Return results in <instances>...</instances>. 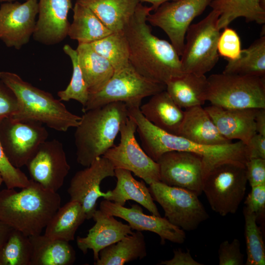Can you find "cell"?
<instances>
[{
  "mask_svg": "<svg viewBox=\"0 0 265 265\" xmlns=\"http://www.w3.org/2000/svg\"><path fill=\"white\" fill-rule=\"evenodd\" d=\"M152 10L151 6L139 2L123 32L131 64L146 78L165 85L184 73L180 56L172 44L152 33L147 18Z\"/></svg>",
  "mask_w": 265,
  "mask_h": 265,
  "instance_id": "cell-1",
  "label": "cell"
},
{
  "mask_svg": "<svg viewBox=\"0 0 265 265\" xmlns=\"http://www.w3.org/2000/svg\"><path fill=\"white\" fill-rule=\"evenodd\" d=\"M30 180L19 191L6 187L0 191V220L28 237L41 233L61 202L57 192Z\"/></svg>",
  "mask_w": 265,
  "mask_h": 265,
  "instance_id": "cell-2",
  "label": "cell"
},
{
  "mask_svg": "<svg viewBox=\"0 0 265 265\" xmlns=\"http://www.w3.org/2000/svg\"><path fill=\"white\" fill-rule=\"evenodd\" d=\"M134 121L143 149L156 162L167 152L193 153L202 158L205 177L209 171L219 163L234 160L245 163L247 160L246 145L240 141L223 145H202L160 129L142 114L137 116Z\"/></svg>",
  "mask_w": 265,
  "mask_h": 265,
  "instance_id": "cell-3",
  "label": "cell"
},
{
  "mask_svg": "<svg viewBox=\"0 0 265 265\" xmlns=\"http://www.w3.org/2000/svg\"><path fill=\"white\" fill-rule=\"evenodd\" d=\"M128 117L127 105L111 103L83 112L74 134L77 162L88 166L114 146L121 123Z\"/></svg>",
  "mask_w": 265,
  "mask_h": 265,
  "instance_id": "cell-4",
  "label": "cell"
},
{
  "mask_svg": "<svg viewBox=\"0 0 265 265\" xmlns=\"http://www.w3.org/2000/svg\"><path fill=\"white\" fill-rule=\"evenodd\" d=\"M0 80L13 91L18 100V110L11 118L39 122L63 132L79 125L81 116L69 111L51 93L34 86L14 73L0 72Z\"/></svg>",
  "mask_w": 265,
  "mask_h": 265,
  "instance_id": "cell-5",
  "label": "cell"
},
{
  "mask_svg": "<svg viewBox=\"0 0 265 265\" xmlns=\"http://www.w3.org/2000/svg\"><path fill=\"white\" fill-rule=\"evenodd\" d=\"M205 99L226 108H265V77L211 75L207 78Z\"/></svg>",
  "mask_w": 265,
  "mask_h": 265,
  "instance_id": "cell-6",
  "label": "cell"
},
{
  "mask_svg": "<svg viewBox=\"0 0 265 265\" xmlns=\"http://www.w3.org/2000/svg\"><path fill=\"white\" fill-rule=\"evenodd\" d=\"M245 164L234 160L219 163L204 179L202 192L212 210L222 216L235 213L244 198L247 183Z\"/></svg>",
  "mask_w": 265,
  "mask_h": 265,
  "instance_id": "cell-7",
  "label": "cell"
},
{
  "mask_svg": "<svg viewBox=\"0 0 265 265\" xmlns=\"http://www.w3.org/2000/svg\"><path fill=\"white\" fill-rule=\"evenodd\" d=\"M164 84L153 81L139 73L131 64L115 70L99 91L89 94L83 112L104 105L120 102L127 107H140L142 100L165 90Z\"/></svg>",
  "mask_w": 265,
  "mask_h": 265,
  "instance_id": "cell-8",
  "label": "cell"
},
{
  "mask_svg": "<svg viewBox=\"0 0 265 265\" xmlns=\"http://www.w3.org/2000/svg\"><path fill=\"white\" fill-rule=\"evenodd\" d=\"M219 14L212 11L203 20L190 25L180 58L184 73L205 75L216 65L219 54L217 42L220 32L217 22Z\"/></svg>",
  "mask_w": 265,
  "mask_h": 265,
  "instance_id": "cell-9",
  "label": "cell"
},
{
  "mask_svg": "<svg viewBox=\"0 0 265 265\" xmlns=\"http://www.w3.org/2000/svg\"><path fill=\"white\" fill-rule=\"evenodd\" d=\"M148 189L154 200L163 210L164 217L185 231L196 229L209 218L198 196L190 191L161 182L152 183Z\"/></svg>",
  "mask_w": 265,
  "mask_h": 265,
  "instance_id": "cell-10",
  "label": "cell"
},
{
  "mask_svg": "<svg viewBox=\"0 0 265 265\" xmlns=\"http://www.w3.org/2000/svg\"><path fill=\"white\" fill-rule=\"evenodd\" d=\"M136 131L135 123L128 117L121 124L119 143L109 149L103 157L108 159L115 169L129 170L149 185L160 182L159 164L140 147L135 138Z\"/></svg>",
  "mask_w": 265,
  "mask_h": 265,
  "instance_id": "cell-11",
  "label": "cell"
},
{
  "mask_svg": "<svg viewBox=\"0 0 265 265\" xmlns=\"http://www.w3.org/2000/svg\"><path fill=\"white\" fill-rule=\"evenodd\" d=\"M49 133L41 123L6 118L0 122V143L11 164L20 168L26 165Z\"/></svg>",
  "mask_w": 265,
  "mask_h": 265,
  "instance_id": "cell-12",
  "label": "cell"
},
{
  "mask_svg": "<svg viewBox=\"0 0 265 265\" xmlns=\"http://www.w3.org/2000/svg\"><path fill=\"white\" fill-rule=\"evenodd\" d=\"M212 0H177L160 5L147 21L162 29L178 54H182L186 32L191 22L201 15Z\"/></svg>",
  "mask_w": 265,
  "mask_h": 265,
  "instance_id": "cell-13",
  "label": "cell"
},
{
  "mask_svg": "<svg viewBox=\"0 0 265 265\" xmlns=\"http://www.w3.org/2000/svg\"><path fill=\"white\" fill-rule=\"evenodd\" d=\"M160 182L169 186L202 194L205 178L204 165L199 155L186 151H172L159 158Z\"/></svg>",
  "mask_w": 265,
  "mask_h": 265,
  "instance_id": "cell-14",
  "label": "cell"
},
{
  "mask_svg": "<svg viewBox=\"0 0 265 265\" xmlns=\"http://www.w3.org/2000/svg\"><path fill=\"white\" fill-rule=\"evenodd\" d=\"M32 180L57 192L70 170L63 146L53 139L43 142L26 165Z\"/></svg>",
  "mask_w": 265,
  "mask_h": 265,
  "instance_id": "cell-15",
  "label": "cell"
},
{
  "mask_svg": "<svg viewBox=\"0 0 265 265\" xmlns=\"http://www.w3.org/2000/svg\"><path fill=\"white\" fill-rule=\"evenodd\" d=\"M115 177V168L111 162L102 156L96 158L82 170L77 171L71 180L68 193L71 200L78 202L84 209L87 219L92 218L100 197L104 199L111 195L100 190V185L106 178Z\"/></svg>",
  "mask_w": 265,
  "mask_h": 265,
  "instance_id": "cell-16",
  "label": "cell"
},
{
  "mask_svg": "<svg viewBox=\"0 0 265 265\" xmlns=\"http://www.w3.org/2000/svg\"><path fill=\"white\" fill-rule=\"evenodd\" d=\"M38 13V0L3 2L0 6V40L20 50L29 42Z\"/></svg>",
  "mask_w": 265,
  "mask_h": 265,
  "instance_id": "cell-17",
  "label": "cell"
},
{
  "mask_svg": "<svg viewBox=\"0 0 265 265\" xmlns=\"http://www.w3.org/2000/svg\"><path fill=\"white\" fill-rule=\"evenodd\" d=\"M100 210L107 215L125 220L132 230L157 234L160 238L161 244H164L166 240L182 244L186 239L185 231L171 223L164 217L144 213L142 208L137 204L126 208L104 199L100 203Z\"/></svg>",
  "mask_w": 265,
  "mask_h": 265,
  "instance_id": "cell-18",
  "label": "cell"
},
{
  "mask_svg": "<svg viewBox=\"0 0 265 265\" xmlns=\"http://www.w3.org/2000/svg\"><path fill=\"white\" fill-rule=\"evenodd\" d=\"M72 6L71 0H39L33 38L46 45L62 42L68 36V14Z\"/></svg>",
  "mask_w": 265,
  "mask_h": 265,
  "instance_id": "cell-19",
  "label": "cell"
},
{
  "mask_svg": "<svg viewBox=\"0 0 265 265\" xmlns=\"http://www.w3.org/2000/svg\"><path fill=\"white\" fill-rule=\"evenodd\" d=\"M220 134L227 140L237 139L246 145L256 133L258 108L230 109L211 105L204 108Z\"/></svg>",
  "mask_w": 265,
  "mask_h": 265,
  "instance_id": "cell-20",
  "label": "cell"
},
{
  "mask_svg": "<svg viewBox=\"0 0 265 265\" xmlns=\"http://www.w3.org/2000/svg\"><path fill=\"white\" fill-rule=\"evenodd\" d=\"M95 222L85 237L77 238L78 247L85 254L92 250L95 261L99 259L100 250L113 244L133 232L129 224H124L99 210H96L92 218Z\"/></svg>",
  "mask_w": 265,
  "mask_h": 265,
  "instance_id": "cell-21",
  "label": "cell"
},
{
  "mask_svg": "<svg viewBox=\"0 0 265 265\" xmlns=\"http://www.w3.org/2000/svg\"><path fill=\"white\" fill-rule=\"evenodd\" d=\"M140 110L154 125L168 133L178 135L185 111L164 90L153 96Z\"/></svg>",
  "mask_w": 265,
  "mask_h": 265,
  "instance_id": "cell-22",
  "label": "cell"
},
{
  "mask_svg": "<svg viewBox=\"0 0 265 265\" xmlns=\"http://www.w3.org/2000/svg\"><path fill=\"white\" fill-rule=\"evenodd\" d=\"M178 135L195 143L206 145L231 142L223 137L201 106L185 109Z\"/></svg>",
  "mask_w": 265,
  "mask_h": 265,
  "instance_id": "cell-23",
  "label": "cell"
},
{
  "mask_svg": "<svg viewBox=\"0 0 265 265\" xmlns=\"http://www.w3.org/2000/svg\"><path fill=\"white\" fill-rule=\"evenodd\" d=\"M116 185L110 190L111 195L106 200L125 206L128 200L134 201L140 204L152 214L160 216L151 193L144 182L134 178L129 170L115 169Z\"/></svg>",
  "mask_w": 265,
  "mask_h": 265,
  "instance_id": "cell-24",
  "label": "cell"
},
{
  "mask_svg": "<svg viewBox=\"0 0 265 265\" xmlns=\"http://www.w3.org/2000/svg\"><path fill=\"white\" fill-rule=\"evenodd\" d=\"M32 248L31 265H70L76 252L69 241L44 235L29 236Z\"/></svg>",
  "mask_w": 265,
  "mask_h": 265,
  "instance_id": "cell-25",
  "label": "cell"
},
{
  "mask_svg": "<svg viewBox=\"0 0 265 265\" xmlns=\"http://www.w3.org/2000/svg\"><path fill=\"white\" fill-rule=\"evenodd\" d=\"M90 8L112 32L123 30L140 2L138 0H77Z\"/></svg>",
  "mask_w": 265,
  "mask_h": 265,
  "instance_id": "cell-26",
  "label": "cell"
},
{
  "mask_svg": "<svg viewBox=\"0 0 265 265\" xmlns=\"http://www.w3.org/2000/svg\"><path fill=\"white\" fill-rule=\"evenodd\" d=\"M165 90L174 102L182 108L199 106L205 104L207 78L191 73L169 80Z\"/></svg>",
  "mask_w": 265,
  "mask_h": 265,
  "instance_id": "cell-27",
  "label": "cell"
},
{
  "mask_svg": "<svg viewBox=\"0 0 265 265\" xmlns=\"http://www.w3.org/2000/svg\"><path fill=\"white\" fill-rule=\"evenodd\" d=\"M209 6L219 14L217 22L219 30L240 17L247 22L265 23V0H212Z\"/></svg>",
  "mask_w": 265,
  "mask_h": 265,
  "instance_id": "cell-28",
  "label": "cell"
},
{
  "mask_svg": "<svg viewBox=\"0 0 265 265\" xmlns=\"http://www.w3.org/2000/svg\"><path fill=\"white\" fill-rule=\"evenodd\" d=\"M76 51L89 93H95L109 80L114 73V69L108 61L94 51L89 44L78 43Z\"/></svg>",
  "mask_w": 265,
  "mask_h": 265,
  "instance_id": "cell-29",
  "label": "cell"
},
{
  "mask_svg": "<svg viewBox=\"0 0 265 265\" xmlns=\"http://www.w3.org/2000/svg\"><path fill=\"white\" fill-rule=\"evenodd\" d=\"M147 256L145 237L141 231L133 232L100 251L95 265H123Z\"/></svg>",
  "mask_w": 265,
  "mask_h": 265,
  "instance_id": "cell-30",
  "label": "cell"
},
{
  "mask_svg": "<svg viewBox=\"0 0 265 265\" xmlns=\"http://www.w3.org/2000/svg\"><path fill=\"white\" fill-rule=\"evenodd\" d=\"M86 219V215L81 205L70 200L56 211L46 226L44 234L69 242L74 240L77 230Z\"/></svg>",
  "mask_w": 265,
  "mask_h": 265,
  "instance_id": "cell-31",
  "label": "cell"
},
{
  "mask_svg": "<svg viewBox=\"0 0 265 265\" xmlns=\"http://www.w3.org/2000/svg\"><path fill=\"white\" fill-rule=\"evenodd\" d=\"M73 10L68 36L78 43L90 44L112 33L88 7L76 1Z\"/></svg>",
  "mask_w": 265,
  "mask_h": 265,
  "instance_id": "cell-32",
  "label": "cell"
},
{
  "mask_svg": "<svg viewBox=\"0 0 265 265\" xmlns=\"http://www.w3.org/2000/svg\"><path fill=\"white\" fill-rule=\"evenodd\" d=\"M223 73L265 77V36L262 35L248 48L241 50L236 59L228 60Z\"/></svg>",
  "mask_w": 265,
  "mask_h": 265,
  "instance_id": "cell-33",
  "label": "cell"
},
{
  "mask_svg": "<svg viewBox=\"0 0 265 265\" xmlns=\"http://www.w3.org/2000/svg\"><path fill=\"white\" fill-rule=\"evenodd\" d=\"M89 44L94 51L108 61L114 71L130 64L128 44L123 31L112 32Z\"/></svg>",
  "mask_w": 265,
  "mask_h": 265,
  "instance_id": "cell-34",
  "label": "cell"
},
{
  "mask_svg": "<svg viewBox=\"0 0 265 265\" xmlns=\"http://www.w3.org/2000/svg\"><path fill=\"white\" fill-rule=\"evenodd\" d=\"M32 253L29 237L13 229L0 248V265H31Z\"/></svg>",
  "mask_w": 265,
  "mask_h": 265,
  "instance_id": "cell-35",
  "label": "cell"
},
{
  "mask_svg": "<svg viewBox=\"0 0 265 265\" xmlns=\"http://www.w3.org/2000/svg\"><path fill=\"white\" fill-rule=\"evenodd\" d=\"M244 236L246 246V265H265V246L261 228L257 224V216L243 209Z\"/></svg>",
  "mask_w": 265,
  "mask_h": 265,
  "instance_id": "cell-36",
  "label": "cell"
},
{
  "mask_svg": "<svg viewBox=\"0 0 265 265\" xmlns=\"http://www.w3.org/2000/svg\"><path fill=\"white\" fill-rule=\"evenodd\" d=\"M63 50L71 59L73 72L70 83L65 89L57 92V96L60 101L76 100L83 107L87 102L89 93L79 64L78 53L68 44L63 46Z\"/></svg>",
  "mask_w": 265,
  "mask_h": 265,
  "instance_id": "cell-37",
  "label": "cell"
},
{
  "mask_svg": "<svg viewBox=\"0 0 265 265\" xmlns=\"http://www.w3.org/2000/svg\"><path fill=\"white\" fill-rule=\"evenodd\" d=\"M0 174L7 188H23L30 184L29 179L20 168L13 166L5 155L0 143Z\"/></svg>",
  "mask_w": 265,
  "mask_h": 265,
  "instance_id": "cell-38",
  "label": "cell"
},
{
  "mask_svg": "<svg viewBox=\"0 0 265 265\" xmlns=\"http://www.w3.org/2000/svg\"><path fill=\"white\" fill-rule=\"evenodd\" d=\"M220 33L217 42L219 55L228 60H235L240 55L241 42L237 32L228 26L223 28Z\"/></svg>",
  "mask_w": 265,
  "mask_h": 265,
  "instance_id": "cell-39",
  "label": "cell"
},
{
  "mask_svg": "<svg viewBox=\"0 0 265 265\" xmlns=\"http://www.w3.org/2000/svg\"><path fill=\"white\" fill-rule=\"evenodd\" d=\"M219 265H243V255L240 251V243L237 238L230 242L224 240L219 245L218 251Z\"/></svg>",
  "mask_w": 265,
  "mask_h": 265,
  "instance_id": "cell-40",
  "label": "cell"
},
{
  "mask_svg": "<svg viewBox=\"0 0 265 265\" xmlns=\"http://www.w3.org/2000/svg\"><path fill=\"white\" fill-rule=\"evenodd\" d=\"M18 109L19 102L15 93L0 80V122L12 117Z\"/></svg>",
  "mask_w": 265,
  "mask_h": 265,
  "instance_id": "cell-41",
  "label": "cell"
},
{
  "mask_svg": "<svg viewBox=\"0 0 265 265\" xmlns=\"http://www.w3.org/2000/svg\"><path fill=\"white\" fill-rule=\"evenodd\" d=\"M244 207L259 217L264 216L265 210V184L251 187V190L244 201Z\"/></svg>",
  "mask_w": 265,
  "mask_h": 265,
  "instance_id": "cell-42",
  "label": "cell"
},
{
  "mask_svg": "<svg viewBox=\"0 0 265 265\" xmlns=\"http://www.w3.org/2000/svg\"><path fill=\"white\" fill-rule=\"evenodd\" d=\"M245 165L247 180L251 187L265 184V159H249Z\"/></svg>",
  "mask_w": 265,
  "mask_h": 265,
  "instance_id": "cell-43",
  "label": "cell"
},
{
  "mask_svg": "<svg viewBox=\"0 0 265 265\" xmlns=\"http://www.w3.org/2000/svg\"><path fill=\"white\" fill-rule=\"evenodd\" d=\"M246 147L247 160L256 158L265 159V136L256 133Z\"/></svg>",
  "mask_w": 265,
  "mask_h": 265,
  "instance_id": "cell-44",
  "label": "cell"
},
{
  "mask_svg": "<svg viewBox=\"0 0 265 265\" xmlns=\"http://www.w3.org/2000/svg\"><path fill=\"white\" fill-rule=\"evenodd\" d=\"M159 265H202L191 256L189 250L186 252L181 249L174 250V256L170 260L161 261Z\"/></svg>",
  "mask_w": 265,
  "mask_h": 265,
  "instance_id": "cell-45",
  "label": "cell"
},
{
  "mask_svg": "<svg viewBox=\"0 0 265 265\" xmlns=\"http://www.w3.org/2000/svg\"><path fill=\"white\" fill-rule=\"evenodd\" d=\"M257 133L265 136V108H258L255 117Z\"/></svg>",
  "mask_w": 265,
  "mask_h": 265,
  "instance_id": "cell-46",
  "label": "cell"
},
{
  "mask_svg": "<svg viewBox=\"0 0 265 265\" xmlns=\"http://www.w3.org/2000/svg\"><path fill=\"white\" fill-rule=\"evenodd\" d=\"M13 229L0 220V248L7 239Z\"/></svg>",
  "mask_w": 265,
  "mask_h": 265,
  "instance_id": "cell-47",
  "label": "cell"
},
{
  "mask_svg": "<svg viewBox=\"0 0 265 265\" xmlns=\"http://www.w3.org/2000/svg\"><path fill=\"white\" fill-rule=\"evenodd\" d=\"M141 3L143 2H149L152 4L151 7L153 10H156L160 5L163 3L169 1H175L177 0H138Z\"/></svg>",
  "mask_w": 265,
  "mask_h": 265,
  "instance_id": "cell-48",
  "label": "cell"
},
{
  "mask_svg": "<svg viewBox=\"0 0 265 265\" xmlns=\"http://www.w3.org/2000/svg\"><path fill=\"white\" fill-rule=\"evenodd\" d=\"M16 0H0V2H13Z\"/></svg>",
  "mask_w": 265,
  "mask_h": 265,
  "instance_id": "cell-49",
  "label": "cell"
},
{
  "mask_svg": "<svg viewBox=\"0 0 265 265\" xmlns=\"http://www.w3.org/2000/svg\"><path fill=\"white\" fill-rule=\"evenodd\" d=\"M3 183V180H2V177L0 174V186H1V185L2 184V183Z\"/></svg>",
  "mask_w": 265,
  "mask_h": 265,
  "instance_id": "cell-50",
  "label": "cell"
}]
</instances>
